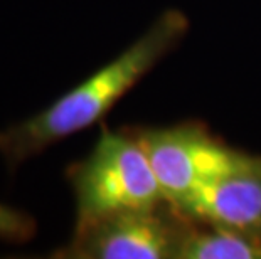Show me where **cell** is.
Masks as SVG:
<instances>
[{
  "label": "cell",
  "instance_id": "3957f363",
  "mask_svg": "<svg viewBox=\"0 0 261 259\" xmlns=\"http://www.w3.org/2000/svg\"><path fill=\"white\" fill-rule=\"evenodd\" d=\"M189 219L165 199L159 206L74 222L59 259H177Z\"/></svg>",
  "mask_w": 261,
  "mask_h": 259
},
{
  "label": "cell",
  "instance_id": "8992f818",
  "mask_svg": "<svg viewBox=\"0 0 261 259\" xmlns=\"http://www.w3.org/2000/svg\"><path fill=\"white\" fill-rule=\"evenodd\" d=\"M177 259H261V236L189 219Z\"/></svg>",
  "mask_w": 261,
  "mask_h": 259
},
{
  "label": "cell",
  "instance_id": "52a82bcc",
  "mask_svg": "<svg viewBox=\"0 0 261 259\" xmlns=\"http://www.w3.org/2000/svg\"><path fill=\"white\" fill-rule=\"evenodd\" d=\"M37 224L25 211L0 202V239L12 244H24L36 236Z\"/></svg>",
  "mask_w": 261,
  "mask_h": 259
},
{
  "label": "cell",
  "instance_id": "7a4b0ae2",
  "mask_svg": "<svg viewBox=\"0 0 261 259\" xmlns=\"http://www.w3.org/2000/svg\"><path fill=\"white\" fill-rule=\"evenodd\" d=\"M76 202V222L150 209L165 200L133 128L107 130L93 150L66 170Z\"/></svg>",
  "mask_w": 261,
  "mask_h": 259
},
{
  "label": "cell",
  "instance_id": "5b68a950",
  "mask_svg": "<svg viewBox=\"0 0 261 259\" xmlns=\"http://www.w3.org/2000/svg\"><path fill=\"white\" fill-rule=\"evenodd\" d=\"M172 206L196 222L261 236V157L249 155L240 167Z\"/></svg>",
  "mask_w": 261,
  "mask_h": 259
},
{
  "label": "cell",
  "instance_id": "277c9868",
  "mask_svg": "<svg viewBox=\"0 0 261 259\" xmlns=\"http://www.w3.org/2000/svg\"><path fill=\"white\" fill-rule=\"evenodd\" d=\"M170 204L180 202L197 187L229 174L249 153L229 147L204 125L187 121L165 128H133Z\"/></svg>",
  "mask_w": 261,
  "mask_h": 259
},
{
  "label": "cell",
  "instance_id": "6da1fadb",
  "mask_svg": "<svg viewBox=\"0 0 261 259\" xmlns=\"http://www.w3.org/2000/svg\"><path fill=\"white\" fill-rule=\"evenodd\" d=\"M189 29L191 20L182 10H164L113 61L31 118L0 130V157L9 172L14 174L22 163L49 147L99 123L121 98L177 49Z\"/></svg>",
  "mask_w": 261,
  "mask_h": 259
}]
</instances>
